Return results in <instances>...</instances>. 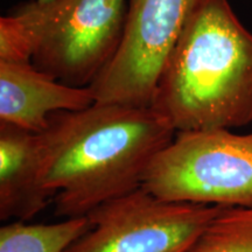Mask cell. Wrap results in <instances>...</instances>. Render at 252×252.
Masks as SVG:
<instances>
[{"instance_id":"52a82bcc","label":"cell","mask_w":252,"mask_h":252,"mask_svg":"<svg viewBox=\"0 0 252 252\" xmlns=\"http://www.w3.org/2000/svg\"><path fill=\"white\" fill-rule=\"evenodd\" d=\"M94 104L89 87H71L37 70L32 62L0 61V123L41 133L52 113Z\"/></svg>"},{"instance_id":"ba28073f","label":"cell","mask_w":252,"mask_h":252,"mask_svg":"<svg viewBox=\"0 0 252 252\" xmlns=\"http://www.w3.org/2000/svg\"><path fill=\"white\" fill-rule=\"evenodd\" d=\"M49 202L42 186L40 133L0 123V220L26 222Z\"/></svg>"},{"instance_id":"277c9868","label":"cell","mask_w":252,"mask_h":252,"mask_svg":"<svg viewBox=\"0 0 252 252\" xmlns=\"http://www.w3.org/2000/svg\"><path fill=\"white\" fill-rule=\"evenodd\" d=\"M141 188L171 202L252 207V132H176L150 162Z\"/></svg>"},{"instance_id":"9c48e42d","label":"cell","mask_w":252,"mask_h":252,"mask_svg":"<svg viewBox=\"0 0 252 252\" xmlns=\"http://www.w3.org/2000/svg\"><path fill=\"white\" fill-rule=\"evenodd\" d=\"M89 226L87 216L52 224L15 220L0 229V252H63Z\"/></svg>"},{"instance_id":"8992f818","label":"cell","mask_w":252,"mask_h":252,"mask_svg":"<svg viewBox=\"0 0 252 252\" xmlns=\"http://www.w3.org/2000/svg\"><path fill=\"white\" fill-rule=\"evenodd\" d=\"M220 209L139 188L91 210L89 228L63 252H186Z\"/></svg>"},{"instance_id":"8fae6325","label":"cell","mask_w":252,"mask_h":252,"mask_svg":"<svg viewBox=\"0 0 252 252\" xmlns=\"http://www.w3.org/2000/svg\"><path fill=\"white\" fill-rule=\"evenodd\" d=\"M37 1H40V2H48V1H52V0H37Z\"/></svg>"},{"instance_id":"6da1fadb","label":"cell","mask_w":252,"mask_h":252,"mask_svg":"<svg viewBox=\"0 0 252 252\" xmlns=\"http://www.w3.org/2000/svg\"><path fill=\"white\" fill-rule=\"evenodd\" d=\"M175 133L152 108L94 103L52 113L40 137L42 186L55 216H87L141 188L150 162Z\"/></svg>"},{"instance_id":"5b68a950","label":"cell","mask_w":252,"mask_h":252,"mask_svg":"<svg viewBox=\"0 0 252 252\" xmlns=\"http://www.w3.org/2000/svg\"><path fill=\"white\" fill-rule=\"evenodd\" d=\"M196 0H127L117 53L89 86L94 103L151 108Z\"/></svg>"},{"instance_id":"3957f363","label":"cell","mask_w":252,"mask_h":252,"mask_svg":"<svg viewBox=\"0 0 252 252\" xmlns=\"http://www.w3.org/2000/svg\"><path fill=\"white\" fill-rule=\"evenodd\" d=\"M127 0H37L12 15L32 64L71 87H89L117 53Z\"/></svg>"},{"instance_id":"30bf717a","label":"cell","mask_w":252,"mask_h":252,"mask_svg":"<svg viewBox=\"0 0 252 252\" xmlns=\"http://www.w3.org/2000/svg\"><path fill=\"white\" fill-rule=\"evenodd\" d=\"M186 252H252V207H222Z\"/></svg>"},{"instance_id":"7a4b0ae2","label":"cell","mask_w":252,"mask_h":252,"mask_svg":"<svg viewBox=\"0 0 252 252\" xmlns=\"http://www.w3.org/2000/svg\"><path fill=\"white\" fill-rule=\"evenodd\" d=\"M151 108L176 132L252 122V33L228 0H196Z\"/></svg>"}]
</instances>
